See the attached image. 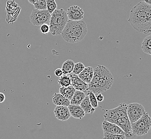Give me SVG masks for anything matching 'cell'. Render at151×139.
I'll return each mask as SVG.
<instances>
[{"instance_id": "obj_3", "label": "cell", "mask_w": 151, "mask_h": 139, "mask_svg": "<svg viewBox=\"0 0 151 139\" xmlns=\"http://www.w3.org/2000/svg\"><path fill=\"white\" fill-rule=\"evenodd\" d=\"M87 33V25L84 20H68L61 35L66 42L75 44L81 41Z\"/></svg>"}, {"instance_id": "obj_2", "label": "cell", "mask_w": 151, "mask_h": 139, "mask_svg": "<svg viewBox=\"0 0 151 139\" xmlns=\"http://www.w3.org/2000/svg\"><path fill=\"white\" fill-rule=\"evenodd\" d=\"M113 75L110 70L103 65H98L93 69V76L88 84V90L94 94L109 90L113 83Z\"/></svg>"}, {"instance_id": "obj_22", "label": "cell", "mask_w": 151, "mask_h": 139, "mask_svg": "<svg viewBox=\"0 0 151 139\" xmlns=\"http://www.w3.org/2000/svg\"><path fill=\"white\" fill-rule=\"evenodd\" d=\"M58 84L61 87H68L71 85V80L69 75H62L58 79Z\"/></svg>"}, {"instance_id": "obj_29", "label": "cell", "mask_w": 151, "mask_h": 139, "mask_svg": "<svg viewBox=\"0 0 151 139\" xmlns=\"http://www.w3.org/2000/svg\"><path fill=\"white\" fill-rule=\"evenodd\" d=\"M96 97V100H97L98 102H101L103 101L104 100V96L101 93L98 94V95Z\"/></svg>"}, {"instance_id": "obj_25", "label": "cell", "mask_w": 151, "mask_h": 139, "mask_svg": "<svg viewBox=\"0 0 151 139\" xmlns=\"http://www.w3.org/2000/svg\"><path fill=\"white\" fill-rule=\"evenodd\" d=\"M35 9L39 10H46L47 4L46 0H38L33 4Z\"/></svg>"}, {"instance_id": "obj_27", "label": "cell", "mask_w": 151, "mask_h": 139, "mask_svg": "<svg viewBox=\"0 0 151 139\" xmlns=\"http://www.w3.org/2000/svg\"><path fill=\"white\" fill-rule=\"evenodd\" d=\"M87 95L88 96L91 104L92 106V107L95 108V109L96 108V107H98V102L97 101V100L96 99L95 94L94 93H92V92L88 90V92Z\"/></svg>"}, {"instance_id": "obj_14", "label": "cell", "mask_w": 151, "mask_h": 139, "mask_svg": "<svg viewBox=\"0 0 151 139\" xmlns=\"http://www.w3.org/2000/svg\"><path fill=\"white\" fill-rule=\"evenodd\" d=\"M68 107L69 110L70 115L75 118L81 119L84 118L85 115L84 111L80 105L70 104Z\"/></svg>"}, {"instance_id": "obj_32", "label": "cell", "mask_w": 151, "mask_h": 139, "mask_svg": "<svg viewBox=\"0 0 151 139\" xmlns=\"http://www.w3.org/2000/svg\"><path fill=\"white\" fill-rule=\"evenodd\" d=\"M142 2L147 4L148 5L151 4V0H142Z\"/></svg>"}, {"instance_id": "obj_30", "label": "cell", "mask_w": 151, "mask_h": 139, "mask_svg": "<svg viewBox=\"0 0 151 139\" xmlns=\"http://www.w3.org/2000/svg\"><path fill=\"white\" fill-rule=\"evenodd\" d=\"M55 75L57 77H60L63 75V72H62L61 69H57L55 71Z\"/></svg>"}, {"instance_id": "obj_17", "label": "cell", "mask_w": 151, "mask_h": 139, "mask_svg": "<svg viewBox=\"0 0 151 139\" xmlns=\"http://www.w3.org/2000/svg\"><path fill=\"white\" fill-rule=\"evenodd\" d=\"M86 94L84 92L76 90L72 98L70 100V104L79 105L81 102L84 99Z\"/></svg>"}, {"instance_id": "obj_21", "label": "cell", "mask_w": 151, "mask_h": 139, "mask_svg": "<svg viewBox=\"0 0 151 139\" xmlns=\"http://www.w3.org/2000/svg\"><path fill=\"white\" fill-rule=\"evenodd\" d=\"M141 48L142 51L148 55H151V35H148L144 38V40L142 41Z\"/></svg>"}, {"instance_id": "obj_19", "label": "cell", "mask_w": 151, "mask_h": 139, "mask_svg": "<svg viewBox=\"0 0 151 139\" xmlns=\"http://www.w3.org/2000/svg\"><path fill=\"white\" fill-rule=\"evenodd\" d=\"M75 63L73 61L68 59L62 64L61 70L63 72V75H67L73 72Z\"/></svg>"}, {"instance_id": "obj_28", "label": "cell", "mask_w": 151, "mask_h": 139, "mask_svg": "<svg viewBox=\"0 0 151 139\" xmlns=\"http://www.w3.org/2000/svg\"><path fill=\"white\" fill-rule=\"evenodd\" d=\"M40 31L42 33L47 34L50 32V27L48 24H44L40 26Z\"/></svg>"}, {"instance_id": "obj_33", "label": "cell", "mask_w": 151, "mask_h": 139, "mask_svg": "<svg viewBox=\"0 0 151 139\" xmlns=\"http://www.w3.org/2000/svg\"><path fill=\"white\" fill-rule=\"evenodd\" d=\"M37 1L38 0H28V1H29V3H31V4H32L33 5V4L35 3V2H37Z\"/></svg>"}, {"instance_id": "obj_12", "label": "cell", "mask_w": 151, "mask_h": 139, "mask_svg": "<svg viewBox=\"0 0 151 139\" xmlns=\"http://www.w3.org/2000/svg\"><path fill=\"white\" fill-rule=\"evenodd\" d=\"M54 113L56 118L61 121H67L71 117L68 107L65 106H56Z\"/></svg>"}, {"instance_id": "obj_24", "label": "cell", "mask_w": 151, "mask_h": 139, "mask_svg": "<svg viewBox=\"0 0 151 139\" xmlns=\"http://www.w3.org/2000/svg\"><path fill=\"white\" fill-rule=\"evenodd\" d=\"M125 135L123 134H115L104 132L103 139H126Z\"/></svg>"}, {"instance_id": "obj_1", "label": "cell", "mask_w": 151, "mask_h": 139, "mask_svg": "<svg viewBox=\"0 0 151 139\" xmlns=\"http://www.w3.org/2000/svg\"><path fill=\"white\" fill-rule=\"evenodd\" d=\"M129 23L137 31L145 34L151 31V6L144 2H140L131 9Z\"/></svg>"}, {"instance_id": "obj_23", "label": "cell", "mask_w": 151, "mask_h": 139, "mask_svg": "<svg viewBox=\"0 0 151 139\" xmlns=\"http://www.w3.org/2000/svg\"><path fill=\"white\" fill-rule=\"evenodd\" d=\"M46 1L47 10L51 15L57 9V4L55 0H46Z\"/></svg>"}, {"instance_id": "obj_6", "label": "cell", "mask_w": 151, "mask_h": 139, "mask_svg": "<svg viewBox=\"0 0 151 139\" xmlns=\"http://www.w3.org/2000/svg\"><path fill=\"white\" fill-rule=\"evenodd\" d=\"M127 104L124 103H121L117 107L114 109L106 110L104 118L106 121L111 122L121 118L126 117H127Z\"/></svg>"}, {"instance_id": "obj_15", "label": "cell", "mask_w": 151, "mask_h": 139, "mask_svg": "<svg viewBox=\"0 0 151 139\" xmlns=\"http://www.w3.org/2000/svg\"><path fill=\"white\" fill-rule=\"evenodd\" d=\"M93 76V68L91 67H85L84 69L78 75L79 78L88 84L92 80Z\"/></svg>"}, {"instance_id": "obj_20", "label": "cell", "mask_w": 151, "mask_h": 139, "mask_svg": "<svg viewBox=\"0 0 151 139\" xmlns=\"http://www.w3.org/2000/svg\"><path fill=\"white\" fill-rule=\"evenodd\" d=\"M75 90V89L70 85L68 87H61L59 90V92L65 97L70 100Z\"/></svg>"}, {"instance_id": "obj_13", "label": "cell", "mask_w": 151, "mask_h": 139, "mask_svg": "<svg viewBox=\"0 0 151 139\" xmlns=\"http://www.w3.org/2000/svg\"><path fill=\"white\" fill-rule=\"evenodd\" d=\"M102 128L104 132L115 134L125 135V133L117 125L106 120L102 122Z\"/></svg>"}, {"instance_id": "obj_26", "label": "cell", "mask_w": 151, "mask_h": 139, "mask_svg": "<svg viewBox=\"0 0 151 139\" xmlns=\"http://www.w3.org/2000/svg\"><path fill=\"white\" fill-rule=\"evenodd\" d=\"M85 67L84 65L81 62H78L77 63H75L73 69V73L75 75H78L81 71L84 69Z\"/></svg>"}, {"instance_id": "obj_18", "label": "cell", "mask_w": 151, "mask_h": 139, "mask_svg": "<svg viewBox=\"0 0 151 139\" xmlns=\"http://www.w3.org/2000/svg\"><path fill=\"white\" fill-rule=\"evenodd\" d=\"M79 105L84 111L85 113L93 114L95 111V108L92 107V106L91 105L88 95H86L84 99L81 102Z\"/></svg>"}, {"instance_id": "obj_16", "label": "cell", "mask_w": 151, "mask_h": 139, "mask_svg": "<svg viewBox=\"0 0 151 139\" xmlns=\"http://www.w3.org/2000/svg\"><path fill=\"white\" fill-rule=\"evenodd\" d=\"M53 103L56 106L68 107L70 105V100L67 99L60 93H55L52 97Z\"/></svg>"}, {"instance_id": "obj_7", "label": "cell", "mask_w": 151, "mask_h": 139, "mask_svg": "<svg viewBox=\"0 0 151 139\" xmlns=\"http://www.w3.org/2000/svg\"><path fill=\"white\" fill-rule=\"evenodd\" d=\"M50 14L47 10L34 9L30 15V22L34 26H39L44 24H49Z\"/></svg>"}, {"instance_id": "obj_11", "label": "cell", "mask_w": 151, "mask_h": 139, "mask_svg": "<svg viewBox=\"0 0 151 139\" xmlns=\"http://www.w3.org/2000/svg\"><path fill=\"white\" fill-rule=\"evenodd\" d=\"M71 80V86L75 90H80L85 93L88 90V85L79 78L78 75L73 73L69 74Z\"/></svg>"}, {"instance_id": "obj_31", "label": "cell", "mask_w": 151, "mask_h": 139, "mask_svg": "<svg viewBox=\"0 0 151 139\" xmlns=\"http://www.w3.org/2000/svg\"><path fill=\"white\" fill-rule=\"evenodd\" d=\"M6 96L3 93H0V103H3V102L5 101Z\"/></svg>"}, {"instance_id": "obj_10", "label": "cell", "mask_w": 151, "mask_h": 139, "mask_svg": "<svg viewBox=\"0 0 151 139\" xmlns=\"http://www.w3.org/2000/svg\"><path fill=\"white\" fill-rule=\"evenodd\" d=\"M68 20H81L84 18V12L81 8L77 6H70L67 10Z\"/></svg>"}, {"instance_id": "obj_4", "label": "cell", "mask_w": 151, "mask_h": 139, "mask_svg": "<svg viewBox=\"0 0 151 139\" xmlns=\"http://www.w3.org/2000/svg\"><path fill=\"white\" fill-rule=\"evenodd\" d=\"M68 21L67 12L64 9H56L50 15L49 27L50 32L53 35H61Z\"/></svg>"}, {"instance_id": "obj_5", "label": "cell", "mask_w": 151, "mask_h": 139, "mask_svg": "<svg viewBox=\"0 0 151 139\" xmlns=\"http://www.w3.org/2000/svg\"><path fill=\"white\" fill-rule=\"evenodd\" d=\"M131 130L133 134L137 136H142L147 134L151 128V118L148 113L145 111L141 118L131 124Z\"/></svg>"}, {"instance_id": "obj_8", "label": "cell", "mask_w": 151, "mask_h": 139, "mask_svg": "<svg viewBox=\"0 0 151 139\" xmlns=\"http://www.w3.org/2000/svg\"><path fill=\"white\" fill-rule=\"evenodd\" d=\"M145 110L142 105L138 103H132L127 105V117L131 124L141 118Z\"/></svg>"}, {"instance_id": "obj_9", "label": "cell", "mask_w": 151, "mask_h": 139, "mask_svg": "<svg viewBox=\"0 0 151 139\" xmlns=\"http://www.w3.org/2000/svg\"><path fill=\"white\" fill-rule=\"evenodd\" d=\"M110 123L116 124L121 128V130L125 133L126 137L130 138L132 136L133 134L131 130V123L128 119V117L114 120Z\"/></svg>"}]
</instances>
